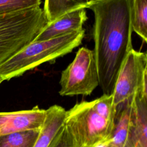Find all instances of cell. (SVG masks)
Segmentation results:
<instances>
[{
    "label": "cell",
    "instance_id": "1",
    "mask_svg": "<svg viewBox=\"0 0 147 147\" xmlns=\"http://www.w3.org/2000/svg\"><path fill=\"white\" fill-rule=\"evenodd\" d=\"M94 13V49L99 86L103 94H112L120 68L133 48L130 0H98Z\"/></svg>",
    "mask_w": 147,
    "mask_h": 147
},
{
    "label": "cell",
    "instance_id": "2",
    "mask_svg": "<svg viewBox=\"0 0 147 147\" xmlns=\"http://www.w3.org/2000/svg\"><path fill=\"white\" fill-rule=\"evenodd\" d=\"M84 29L43 41H33L0 65V79L8 80L22 75L40 64L55 61L79 46Z\"/></svg>",
    "mask_w": 147,
    "mask_h": 147
},
{
    "label": "cell",
    "instance_id": "3",
    "mask_svg": "<svg viewBox=\"0 0 147 147\" xmlns=\"http://www.w3.org/2000/svg\"><path fill=\"white\" fill-rule=\"evenodd\" d=\"M40 7L0 16V65L34 40L48 24Z\"/></svg>",
    "mask_w": 147,
    "mask_h": 147
},
{
    "label": "cell",
    "instance_id": "4",
    "mask_svg": "<svg viewBox=\"0 0 147 147\" xmlns=\"http://www.w3.org/2000/svg\"><path fill=\"white\" fill-rule=\"evenodd\" d=\"M114 124L96 111L92 100L77 103L66 111L63 126L72 147H92L111 137Z\"/></svg>",
    "mask_w": 147,
    "mask_h": 147
},
{
    "label": "cell",
    "instance_id": "5",
    "mask_svg": "<svg viewBox=\"0 0 147 147\" xmlns=\"http://www.w3.org/2000/svg\"><path fill=\"white\" fill-rule=\"evenodd\" d=\"M59 84L61 96L90 95L99 86L94 51L80 48L74 60L61 72Z\"/></svg>",
    "mask_w": 147,
    "mask_h": 147
},
{
    "label": "cell",
    "instance_id": "6",
    "mask_svg": "<svg viewBox=\"0 0 147 147\" xmlns=\"http://www.w3.org/2000/svg\"><path fill=\"white\" fill-rule=\"evenodd\" d=\"M141 89L147 90V55L133 48L120 68L112 93L117 111Z\"/></svg>",
    "mask_w": 147,
    "mask_h": 147
},
{
    "label": "cell",
    "instance_id": "7",
    "mask_svg": "<svg viewBox=\"0 0 147 147\" xmlns=\"http://www.w3.org/2000/svg\"><path fill=\"white\" fill-rule=\"evenodd\" d=\"M45 116L46 109L38 106L29 110L0 112V136L26 130H40Z\"/></svg>",
    "mask_w": 147,
    "mask_h": 147
},
{
    "label": "cell",
    "instance_id": "8",
    "mask_svg": "<svg viewBox=\"0 0 147 147\" xmlns=\"http://www.w3.org/2000/svg\"><path fill=\"white\" fill-rule=\"evenodd\" d=\"M87 18L84 8L67 13L55 21L48 22L34 41L47 40L67 33L81 30Z\"/></svg>",
    "mask_w": 147,
    "mask_h": 147
},
{
    "label": "cell",
    "instance_id": "9",
    "mask_svg": "<svg viewBox=\"0 0 147 147\" xmlns=\"http://www.w3.org/2000/svg\"><path fill=\"white\" fill-rule=\"evenodd\" d=\"M129 103L133 147H147V91L141 89Z\"/></svg>",
    "mask_w": 147,
    "mask_h": 147
},
{
    "label": "cell",
    "instance_id": "10",
    "mask_svg": "<svg viewBox=\"0 0 147 147\" xmlns=\"http://www.w3.org/2000/svg\"><path fill=\"white\" fill-rule=\"evenodd\" d=\"M65 113L64 108L57 105L46 109L44 122L33 147L51 146L63 125Z\"/></svg>",
    "mask_w": 147,
    "mask_h": 147
},
{
    "label": "cell",
    "instance_id": "11",
    "mask_svg": "<svg viewBox=\"0 0 147 147\" xmlns=\"http://www.w3.org/2000/svg\"><path fill=\"white\" fill-rule=\"evenodd\" d=\"M110 139L112 147H133L130 103H127L117 110Z\"/></svg>",
    "mask_w": 147,
    "mask_h": 147
},
{
    "label": "cell",
    "instance_id": "12",
    "mask_svg": "<svg viewBox=\"0 0 147 147\" xmlns=\"http://www.w3.org/2000/svg\"><path fill=\"white\" fill-rule=\"evenodd\" d=\"M95 0H45L44 11L49 22L74 10L89 8Z\"/></svg>",
    "mask_w": 147,
    "mask_h": 147
},
{
    "label": "cell",
    "instance_id": "13",
    "mask_svg": "<svg viewBox=\"0 0 147 147\" xmlns=\"http://www.w3.org/2000/svg\"><path fill=\"white\" fill-rule=\"evenodd\" d=\"M130 19L133 31L147 41V0H130Z\"/></svg>",
    "mask_w": 147,
    "mask_h": 147
},
{
    "label": "cell",
    "instance_id": "14",
    "mask_svg": "<svg viewBox=\"0 0 147 147\" xmlns=\"http://www.w3.org/2000/svg\"><path fill=\"white\" fill-rule=\"evenodd\" d=\"M40 130H26L0 136V147H33Z\"/></svg>",
    "mask_w": 147,
    "mask_h": 147
},
{
    "label": "cell",
    "instance_id": "15",
    "mask_svg": "<svg viewBox=\"0 0 147 147\" xmlns=\"http://www.w3.org/2000/svg\"><path fill=\"white\" fill-rule=\"evenodd\" d=\"M41 0H0V16L40 7Z\"/></svg>",
    "mask_w": 147,
    "mask_h": 147
},
{
    "label": "cell",
    "instance_id": "16",
    "mask_svg": "<svg viewBox=\"0 0 147 147\" xmlns=\"http://www.w3.org/2000/svg\"><path fill=\"white\" fill-rule=\"evenodd\" d=\"M50 147H72L70 139L63 125Z\"/></svg>",
    "mask_w": 147,
    "mask_h": 147
},
{
    "label": "cell",
    "instance_id": "17",
    "mask_svg": "<svg viewBox=\"0 0 147 147\" xmlns=\"http://www.w3.org/2000/svg\"><path fill=\"white\" fill-rule=\"evenodd\" d=\"M92 147H112L110 137L98 142Z\"/></svg>",
    "mask_w": 147,
    "mask_h": 147
},
{
    "label": "cell",
    "instance_id": "18",
    "mask_svg": "<svg viewBox=\"0 0 147 147\" xmlns=\"http://www.w3.org/2000/svg\"><path fill=\"white\" fill-rule=\"evenodd\" d=\"M2 82H3V81H2V80L0 79V84H1V83Z\"/></svg>",
    "mask_w": 147,
    "mask_h": 147
},
{
    "label": "cell",
    "instance_id": "19",
    "mask_svg": "<svg viewBox=\"0 0 147 147\" xmlns=\"http://www.w3.org/2000/svg\"><path fill=\"white\" fill-rule=\"evenodd\" d=\"M95 1H98V0H95Z\"/></svg>",
    "mask_w": 147,
    "mask_h": 147
}]
</instances>
